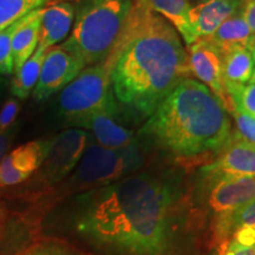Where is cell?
I'll return each instance as SVG.
<instances>
[{"mask_svg":"<svg viewBox=\"0 0 255 255\" xmlns=\"http://www.w3.org/2000/svg\"><path fill=\"white\" fill-rule=\"evenodd\" d=\"M51 0H0V31L36 9L43 8Z\"/></svg>","mask_w":255,"mask_h":255,"instance_id":"obj_21","label":"cell"},{"mask_svg":"<svg viewBox=\"0 0 255 255\" xmlns=\"http://www.w3.org/2000/svg\"><path fill=\"white\" fill-rule=\"evenodd\" d=\"M68 225L95 255H203L210 244L182 171L169 168L78 194Z\"/></svg>","mask_w":255,"mask_h":255,"instance_id":"obj_1","label":"cell"},{"mask_svg":"<svg viewBox=\"0 0 255 255\" xmlns=\"http://www.w3.org/2000/svg\"><path fill=\"white\" fill-rule=\"evenodd\" d=\"M49 139H36L9 151L0 165V187H12L27 181L39 169L47 154Z\"/></svg>","mask_w":255,"mask_h":255,"instance_id":"obj_11","label":"cell"},{"mask_svg":"<svg viewBox=\"0 0 255 255\" xmlns=\"http://www.w3.org/2000/svg\"><path fill=\"white\" fill-rule=\"evenodd\" d=\"M188 59L191 73L218 96L226 109L231 111L232 103L222 76V57L218 49L208 39H197L189 45Z\"/></svg>","mask_w":255,"mask_h":255,"instance_id":"obj_10","label":"cell"},{"mask_svg":"<svg viewBox=\"0 0 255 255\" xmlns=\"http://www.w3.org/2000/svg\"><path fill=\"white\" fill-rule=\"evenodd\" d=\"M225 88L231 100L232 110L255 117V84H226Z\"/></svg>","mask_w":255,"mask_h":255,"instance_id":"obj_22","label":"cell"},{"mask_svg":"<svg viewBox=\"0 0 255 255\" xmlns=\"http://www.w3.org/2000/svg\"><path fill=\"white\" fill-rule=\"evenodd\" d=\"M45 49L37 47L34 53L14 73L11 83V92L18 100H25L33 91L39 78L41 65L46 55Z\"/></svg>","mask_w":255,"mask_h":255,"instance_id":"obj_20","label":"cell"},{"mask_svg":"<svg viewBox=\"0 0 255 255\" xmlns=\"http://www.w3.org/2000/svg\"><path fill=\"white\" fill-rule=\"evenodd\" d=\"M213 163L201 168V171L226 176H255V144L232 132Z\"/></svg>","mask_w":255,"mask_h":255,"instance_id":"obj_12","label":"cell"},{"mask_svg":"<svg viewBox=\"0 0 255 255\" xmlns=\"http://www.w3.org/2000/svg\"><path fill=\"white\" fill-rule=\"evenodd\" d=\"M222 76L226 84H246L254 69V60L247 47H235L222 53Z\"/></svg>","mask_w":255,"mask_h":255,"instance_id":"obj_19","label":"cell"},{"mask_svg":"<svg viewBox=\"0 0 255 255\" xmlns=\"http://www.w3.org/2000/svg\"><path fill=\"white\" fill-rule=\"evenodd\" d=\"M221 254L220 255H255V245L254 246H242L235 241L229 240L227 244L222 245Z\"/></svg>","mask_w":255,"mask_h":255,"instance_id":"obj_27","label":"cell"},{"mask_svg":"<svg viewBox=\"0 0 255 255\" xmlns=\"http://www.w3.org/2000/svg\"><path fill=\"white\" fill-rule=\"evenodd\" d=\"M138 1L163 17L183 38L184 43L188 46L197 40L189 20V12L191 9L189 0H138Z\"/></svg>","mask_w":255,"mask_h":255,"instance_id":"obj_17","label":"cell"},{"mask_svg":"<svg viewBox=\"0 0 255 255\" xmlns=\"http://www.w3.org/2000/svg\"><path fill=\"white\" fill-rule=\"evenodd\" d=\"M23 255H85L83 252L76 250L62 242H45L28 250Z\"/></svg>","mask_w":255,"mask_h":255,"instance_id":"obj_25","label":"cell"},{"mask_svg":"<svg viewBox=\"0 0 255 255\" xmlns=\"http://www.w3.org/2000/svg\"><path fill=\"white\" fill-rule=\"evenodd\" d=\"M133 0H79L68 39L60 44L85 66L104 62L126 32Z\"/></svg>","mask_w":255,"mask_h":255,"instance_id":"obj_4","label":"cell"},{"mask_svg":"<svg viewBox=\"0 0 255 255\" xmlns=\"http://www.w3.org/2000/svg\"><path fill=\"white\" fill-rule=\"evenodd\" d=\"M91 133L84 129H68L50 138L43 163L33 175L32 186L45 190L59 186L70 176L91 142Z\"/></svg>","mask_w":255,"mask_h":255,"instance_id":"obj_7","label":"cell"},{"mask_svg":"<svg viewBox=\"0 0 255 255\" xmlns=\"http://www.w3.org/2000/svg\"><path fill=\"white\" fill-rule=\"evenodd\" d=\"M116 117L108 114H97L79 124L77 129H84L91 133L103 148L122 149L138 141L132 130L127 129L116 122Z\"/></svg>","mask_w":255,"mask_h":255,"instance_id":"obj_14","label":"cell"},{"mask_svg":"<svg viewBox=\"0 0 255 255\" xmlns=\"http://www.w3.org/2000/svg\"><path fill=\"white\" fill-rule=\"evenodd\" d=\"M113 58L87 66L59 92L56 113L66 126L78 128L79 124L97 114L117 117L120 107L111 87Z\"/></svg>","mask_w":255,"mask_h":255,"instance_id":"obj_6","label":"cell"},{"mask_svg":"<svg viewBox=\"0 0 255 255\" xmlns=\"http://www.w3.org/2000/svg\"><path fill=\"white\" fill-rule=\"evenodd\" d=\"M146 158L148 145L139 139L122 149H108L90 142L75 170L60 183V191L71 195L108 186L141 170Z\"/></svg>","mask_w":255,"mask_h":255,"instance_id":"obj_5","label":"cell"},{"mask_svg":"<svg viewBox=\"0 0 255 255\" xmlns=\"http://www.w3.org/2000/svg\"><path fill=\"white\" fill-rule=\"evenodd\" d=\"M248 50H250L252 58H253L254 63H255V33L252 34V38L250 40V44H248Z\"/></svg>","mask_w":255,"mask_h":255,"instance_id":"obj_31","label":"cell"},{"mask_svg":"<svg viewBox=\"0 0 255 255\" xmlns=\"http://www.w3.org/2000/svg\"><path fill=\"white\" fill-rule=\"evenodd\" d=\"M75 20V5L69 1L57 2L43 8L38 47L50 49L69 34Z\"/></svg>","mask_w":255,"mask_h":255,"instance_id":"obj_15","label":"cell"},{"mask_svg":"<svg viewBox=\"0 0 255 255\" xmlns=\"http://www.w3.org/2000/svg\"><path fill=\"white\" fill-rule=\"evenodd\" d=\"M232 241H235L242 246H254L255 245V229L253 228H239L233 233Z\"/></svg>","mask_w":255,"mask_h":255,"instance_id":"obj_28","label":"cell"},{"mask_svg":"<svg viewBox=\"0 0 255 255\" xmlns=\"http://www.w3.org/2000/svg\"><path fill=\"white\" fill-rule=\"evenodd\" d=\"M244 0H202L191 6L189 20L197 39L212 37L223 21L238 13Z\"/></svg>","mask_w":255,"mask_h":255,"instance_id":"obj_13","label":"cell"},{"mask_svg":"<svg viewBox=\"0 0 255 255\" xmlns=\"http://www.w3.org/2000/svg\"><path fill=\"white\" fill-rule=\"evenodd\" d=\"M250 82L253 83V84H255V66H254V69H253V73H252V77L250 79Z\"/></svg>","mask_w":255,"mask_h":255,"instance_id":"obj_33","label":"cell"},{"mask_svg":"<svg viewBox=\"0 0 255 255\" xmlns=\"http://www.w3.org/2000/svg\"><path fill=\"white\" fill-rule=\"evenodd\" d=\"M231 114L237 124V131L234 132L235 135L245 141L255 144V117L238 110H232Z\"/></svg>","mask_w":255,"mask_h":255,"instance_id":"obj_24","label":"cell"},{"mask_svg":"<svg viewBox=\"0 0 255 255\" xmlns=\"http://www.w3.org/2000/svg\"><path fill=\"white\" fill-rule=\"evenodd\" d=\"M43 8L36 9L17 21V28L12 37L13 73L17 72L37 50Z\"/></svg>","mask_w":255,"mask_h":255,"instance_id":"obj_16","label":"cell"},{"mask_svg":"<svg viewBox=\"0 0 255 255\" xmlns=\"http://www.w3.org/2000/svg\"><path fill=\"white\" fill-rule=\"evenodd\" d=\"M201 173V207L213 220L237 212L255 199L254 176H226Z\"/></svg>","mask_w":255,"mask_h":255,"instance_id":"obj_8","label":"cell"},{"mask_svg":"<svg viewBox=\"0 0 255 255\" xmlns=\"http://www.w3.org/2000/svg\"><path fill=\"white\" fill-rule=\"evenodd\" d=\"M18 130V126H13L12 128H9L7 131L0 135V165H1V162L5 158V156L8 154L9 146L13 143Z\"/></svg>","mask_w":255,"mask_h":255,"instance_id":"obj_29","label":"cell"},{"mask_svg":"<svg viewBox=\"0 0 255 255\" xmlns=\"http://www.w3.org/2000/svg\"><path fill=\"white\" fill-rule=\"evenodd\" d=\"M110 56L115 98L120 109L137 119H149L191 75L180 34L138 0H133L124 36Z\"/></svg>","mask_w":255,"mask_h":255,"instance_id":"obj_2","label":"cell"},{"mask_svg":"<svg viewBox=\"0 0 255 255\" xmlns=\"http://www.w3.org/2000/svg\"><path fill=\"white\" fill-rule=\"evenodd\" d=\"M17 28V21L0 31V76H9L14 71L12 57V37Z\"/></svg>","mask_w":255,"mask_h":255,"instance_id":"obj_23","label":"cell"},{"mask_svg":"<svg viewBox=\"0 0 255 255\" xmlns=\"http://www.w3.org/2000/svg\"><path fill=\"white\" fill-rule=\"evenodd\" d=\"M20 110V102L18 98H9L0 110V135L13 127L17 115Z\"/></svg>","mask_w":255,"mask_h":255,"instance_id":"obj_26","label":"cell"},{"mask_svg":"<svg viewBox=\"0 0 255 255\" xmlns=\"http://www.w3.org/2000/svg\"><path fill=\"white\" fill-rule=\"evenodd\" d=\"M241 14L250 27L252 34L255 33V0H244Z\"/></svg>","mask_w":255,"mask_h":255,"instance_id":"obj_30","label":"cell"},{"mask_svg":"<svg viewBox=\"0 0 255 255\" xmlns=\"http://www.w3.org/2000/svg\"><path fill=\"white\" fill-rule=\"evenodd\" d=\"M4 85H5V79L2 76H0V94H1L2 89H4Z\"/></svg>","mask_w":255,"mask_h":255,"instance_id":"obj_32","label":"cell"},{"mask_svg":"<svg viewBox=\"0 0 255 255\" xmlns=\"http://www.w3.org/2000/svg\"><path fill=\"white\" fill-rule=\"evenodd\" d=\"M85 68L87 66L81 59L62 45L50 47L46 51L39 78L33 89V98L41 102L58 94Z\"/></svg>","mask_w":255,"mask_h":255,"instance_id":"obj_9","label":"cell"},{"mask_svg":"<svg viewBox=\"0 0 255 255\" xmlns=\"http://www.w3.org/2000/svg\"><path fill=\"white\" fill-rule=\"evenodd\" d=\"M252 38V32L241 14V9L223 21L212 37L206 38L220 53H225L235 47H247Z\"/></svg>","mask_w":255,"mask_h":255,"instance_id":"obj_18","label":"cell"},{"mask_svg":"<svg viewBox=\"0 0 255 255\" xmlns=\"http://www.w3.org/2000/svg\"><path fill=\"white\" fill-rule=\"evenodd\" d=\"M138 135L176 158L218 152L232 135L228 110L202 83L187 78L156 108Z\"/></svg>","mask_w":255,"mask_h":255,"instance_id":"obj_3","label":"cell"}]
</instances>
